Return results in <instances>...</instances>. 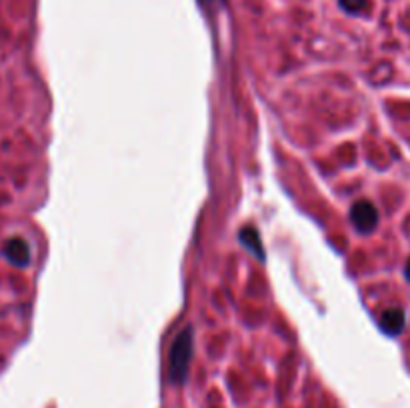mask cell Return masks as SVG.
<instances>
[{
  "label": "cell",
  "mask_w": 410,
  "mask_h": 408,
  "mask_svg": "<svg viewBox=\"0 0 410 408\" xmlns=\"http://www.w3.org/2000/svg\"><path fill=\"white\" fill-rule=\"evenodd\" d=\"M350 223L355 224L358 232L369 235L378 224V211L371 200H358L350 209Z\"/></svg>",
  "instance_id": "obj_2"
},
{
  "label": "cell",
  "mask_w": 410,
  "mask_h": 408,
  "mask_svg": "<svg viewBox=\"0 0 410 408\" xmlns=\"http://www.w3.org/2000/svg\"><path fill=\"white\" fill-rule=\"evenodd\" d=\"M225 2L226 0H200V4H202L204 8H209V11H212V8H220Z\"/></svg>",
  "instance_id": "obj_7"
},
{
  "label": "cell",
  "mask_w": 410,
  "mask_h": 408,
  "mask_svg": "<svg viewBox=\"0 0 410 408\" xmlns=\"http://www.w3.org/2000/svg\"><path fill=\"white\" fill-rule=\"evenodd\" d=\"M2 254H4V258L8 263L18 266V268H25V266L30 264V246H28V242L25 238H8L4 242V246H2Z\"/></svg>",
  "instance_id": "obj_3"
},
{
  "label": "cell",
  "mask_w": 410,
  "mask_h": 408,
  "mask_svg": "<svg viewBox=\"0 0 410 408\" xmlns=\"http://www.w3.org/2000/svg\"><path fill=\"white\" fill-rule=\"evenodd\" d=\"M192 355H194V330L186 327L172 341L171 355H168V379L174 386H183L188 379Z\"/></svg>",
  "instance_id": "obj_1"
},
{
  "label": "cell",
  "mask_w": 410,
  "mask_h": 408,
  "mask_svg": "<svg viewBox=\"0 0 410 408\" xmlns=\"http://www.w3.org/2000/svg\"><path fill=\"white\" fill-rule=\"evenodd\" d=\"M404 275H406V280L410 282V258H409V263H406V268H404Z\"/></svg>",
  "instance_id": "obj_8"
},
{
  "label": "cell",
  "mask_w": 410,
  "mask_h": 408,
  "mask_svg": "<svg viewBox=\"0 0 410 408\" xmlns=\"http://www.w3.org/2000/svg\"><path fill=\"white\" fill-rule=\"evenodd\" d=\"M239 240L242 242V246H246L252 254H256L260 261H265V249H263V240H260V235L254 226H244L240 228Z\"/></svg>",
  "instance_id": "obj_5"
},
{
  "label": "cell",
  "mask_w": 410,
  "mask_h": 408,
  "mask_svg": "<svg viewBox=\"0 0 410 408\" xmlns=\"http://www.w3.org/2000/svg\"><path fill=\"white\" fill-rule=\"evenodd\" d=\"M404 312L400 310V308H388V310H384L383 316H381V329L386 332V334H390V336H397L402 332L404 329Z\"/></svg>",
  "instance_id": "obj_4"
},
{
  "label": "cell",
  "mask_w": 410,
  "mask_h": 408,
  "mask_svg": "<svg viewBox=\"0 0 410 408\" xmlns=\"http://www.w3.org/2000/svg\"><path fill=\"white\" fill-rule=\"evenodd\" d=\"M340 8L348 14H360L366 6H369V0H338Z\"/></svg>",
  "instance_id": "obj_6"
}]
</instances>
